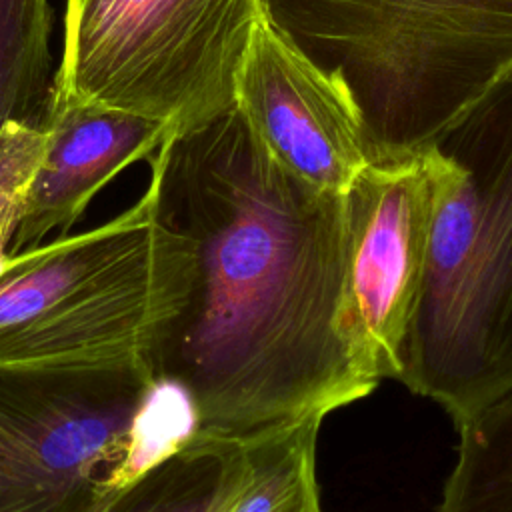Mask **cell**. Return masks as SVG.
<instances>
[{
    "label": "cell",
    "mask_w": 512,
    "mask_h": 512,
    "mask_svg": "<svg viewBox=\"0 0 512 512\" xmlns=\"http://www.w3.org/2000/svg\"><path fill=\"white\" fill-rule=\"evenodd\" d=\"M50 32L48 0H0V126L44 128L52 88Z\"/></svg>",
    "instance_id": "13"
},
{
    "label": "cell",
    "mask_w": 512,
    "mask_h": 512,
    "mask_svg": "<svg viewBox=\"0 0 512 512\" xmlns=\"http://www.w3.org/2000/svg\"><path fill=\"white\" fill-rule=\"evenodd\" d=\"M142 196L156 302L140 360L196 434L246 444L378 386L348 314L344 194L286 168L238 104L168 134Z\"/></svg>",
    "instance_id": "1"
},
{
    "label": "cell",
    "mask_w": 512,
    "mask_h": 512,
    "mask_svg": "<svg viewBox=\"0 0 512 512\" xmlns=\"http://www.w3.org/2000/svg\"><path fill=\"white\" fill-rule=\"evenodd\" d=\"M438 512H512V390L458 424Z\"/></svg>",
    "instance_id": "12"
},
{
    "label": "cell",
    "mask_w": 512,
    "mask_h": 512,
    "mask_svg": "<svg viewBox=\"0 0 512 512\" xmlns=\"http://www.w3.org/2000/svg\"><path fill=\"white\" fill-rule=\"evenodd\" d=\"M248 478L246 444L192 432L98 512H230Z\"/></svg>",
    "instance_id": "10"
},
{
    "label": "cell",
    "mask_w": 512,
    "mask_h": 512,
    "mask_svg": "<svg viewBox=\"0 0 512 512\" xmlns=\"http://www.w3.org/2000/svg\"><path fill=\"white\" fill-rule=\"evenodd\" d=\"M444 156L368 164L344 192L346 298L368 372L400 380L418 306Z\"/></svg>",
    "instance_id": "7"
},
{
    "label": "cell",
    "mask_w": 512,
    "mask_h": 512,
    "mask_svg": "<svg viewBox=\"0 0 512 512\" xmlns=\"http://www.w3.org/2000/svg\"><path fill=\"white\" fill-rule=\"evenodd\" d=\"M260 20L258 0H66L50 98L188 130L236 104Z\"/></svg>",
    "instance_id": "5"
},
{
    "label": "cell",
    "mask_w": 512,
    "mask_h": 512,
    "mask_svg": "<svg viewBox=\"0 0 512 512\" xmlns=\"http://www.w3.org/2000/svg\"><path fill=\"white\" fill-rule=\"evenodd\" d=\"M322 420L308 416L246 442L248 478L230 512H322L316 484Z\"/></svg>",
    "instance_id": "11"
},
{
    "label": "cell",
    "mask_w": 512,
    "mask_h": 512,
    "mask_svg": "<svg viewBox=\"0 0 512 512\" xmlns=\"http://www.w3.org/2000/svg\"><path fill=\"white\" fill-rule=\"evenodd\" d=\"M434 146L444 166L400 382L458 426L512 390V74Z\"/></svg>",
    "instance_id": "3"
},
{
    "label": "cell",
    "mask_w": 512,
    "mask_h": 512,
    "mask_svg": "<svg viewBox=\"0 0 512 512\" xmlns=\"http://www.w3.org/2000/svg\"><path fill=\"white\" fill-rule=\"evenodd\" d=\"M192 432L140 358L0 364V512H98Z\"/></svg>",
    "instance_id": "4"
},
{
    "label": "cell",
    "mask_w": 512,
    "mask_h": 512,
    "mask_svg": "<svg viewBox=\"0 0 512 512\" xmlns=\"http://www.w3.org/2000/svg\"><path fill=\"white\" fill-rule=\"evenodd\" d=\"M156 302L146 198L80 234L0 260V364L140 358Z\"/></svg>",
    "instance_id": "6"
},
{
    "label": "cell",
    "mask_w": 512,
    "mask_h": 512,
    "mask_svg": "<svg viewBox=\"0 0 512 512\" xmlns=\"http://www.w3.org/2000/svg\"><path fill=\"white\" fill-rule=\"evenodd\" d=\"M352 116L368 164L430 150L512 74V0H258Z\"/></svg>",
    "instance_id": "2"
},
{
    "label": "cell",
    "mask_w": 512,
    "mask_h": 512,
    "mask_svg": "<svg viewBox=\"0 0 512 512\" xmlns=\"http://www.w3.org/2000/svg\"><path fill=\"white\" fill-rule=\"evenodd\" d=\"M236 104L264 146L316 188L344 194L368 166L342 102L262 20L240 66Z\"/></svg>",
    "instance_id": "8"
},
{
    "label": "cell",
    "mask_w": 512,
    "mask_h": 512,
    "mask_svg": "<svg viewBox=\"0 0 512 512\" xmlns=\"http://www.w3.org/2000/svg\"><path fill=\"white\" fill-rule=\"evenodd\" d=\"M44 130L46 146L6 254L40 246L52 232L68 234L118 172L152 156L168 136L156 120L56 98L48 100Z\"/></svg>",
    "instance_id": "9"
}]
</instances>
